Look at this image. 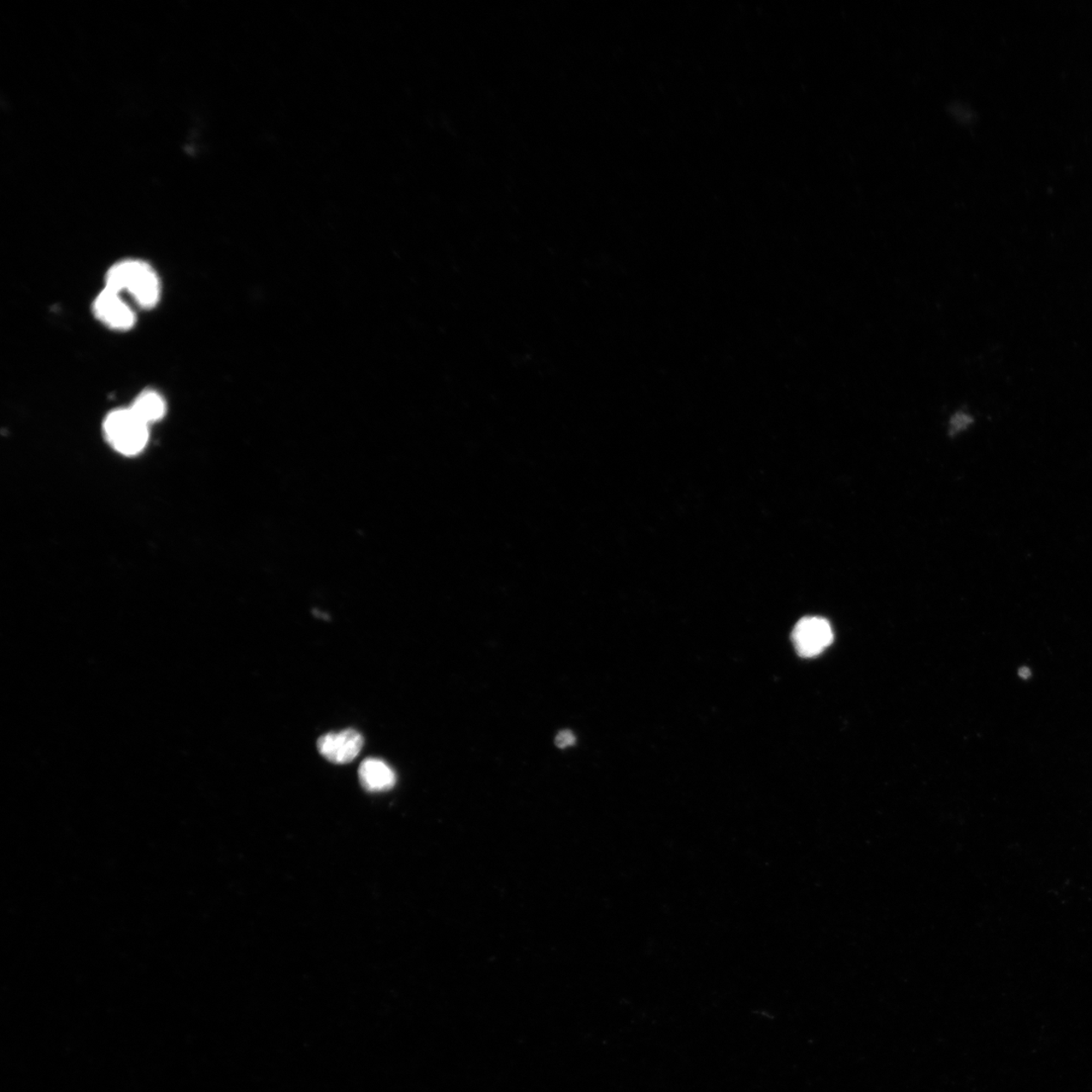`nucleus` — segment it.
<instances>
[{
    "instance_id": "obj_2",
    "label": "nucleus",
    "mask_w": 1092,
    "mask_h": 1092,
    "mask_svg": "<svg viewBox=\"0 0 1092 1092\" xmlns=\"http://www.w3.org/2000/svg\"><path fill=\"white\" fill-rule=\"evenodd\" d=\"M148 427L130 407L113 411L104 422L108 442L126 455H137L144 449L149 438Z\"/></svg>"
},
{
    "instance_id": "obj_7",
    "label": "nucleus",
    "mask_w": 1092,
    "mask_h": 1092,
    "mask_svg": "<svg viewBox=\"0 0 1092 1092\" xmlns=\"http://www.w3.org/2000/svg\"><path fill=\"white\" fill-rule=\"evenodd\" d=\"M130 409L145 424L160 421L166 414V402L160 392L145 390L135 399Z\"/></svg>"
},
{
    "instance_id": "obj_6",
    "label": "nucleus",
    "mask_w": 1092,
    "mask_h": 1092,
    "mask_svg": "<svg viewBox=\"0 0 1092 1092\" xmlns=\"http://www.w3.org/2000/svg\"><path fill=\"white\" fill-rule=\"evenodd\" d=\"M358 775L363 788L369 792L391 790L397 782L392 769L386 762L373 757L361 763Z\"/></svg>"
},
{
    "instance_id": "obj_1",
    "label": "nucleus",
    "mask_w": 1092,
    "mask_h": 1092,
    "mask_svg": "<svg viewBox=\"0 0 1092 1092\" xmlns=\"http://www.w3.org/2000/svg\"><path fill=\"white\" fill-rule=\"evenodd\" d=\"M107 289L124 295L128 293L140 308L154 309L160 302L161 280L149 263L140 260H124L110 267L105 274Z\"/></svg>"
},
{
    "instance_id": "obj_5",
    "label": "nucleus",
    "mask_w": 1092,
    "mask_h": 1092,
    "mask_svg": "<svg viewBox=\"0 0 1092 1092\" xmlns=\"http://www.w3.org/2000/svg\"><path fill=\"white\" fill-rule=\"evenodd\" d=\"M363 737L355 730L330 732L321 737L317 743L319 753L334 764H348L360 755L363 748Z\"/></svg>"
},
{
    "instance_id": "obj_9",
    "label": "nucleus",
    "mask_w": 1092,
    "mask_h": 1092,
    "mask_svg": "<svg viewBox=\"0 0 1092 1092\" xmlns=\"http://www.w3.org/2000/svg\"><path fill=\"white\" fill-rule=\"evenodd\" d=\"M1020 676H1021V677H1023V678H1027V677H1029V676H1030V670H1029V668H1021V670L1020 671Z\"/></svg>"
},
{
    "instance_id": "obj_4",
    "label": "nucleus",
    "mask_w": 1092,
    "mask_h": 1092,
    "mask_svg": "<svg viewBox=\"0 0 1092 1092\" xmlns=\"http://www.w3.org/2000/svg\"><path fill=\"white\" fill-rule=\"evenodd\" d=\"M832 641L833 632L830 622L816 616L798 621L792 632V642L797 654L803 657L820 655L830 647Z\"/></svg>"
},
{
    "instance_id": "obj_8",
    "label": "nucleus",
    "mask_w": 1092,
    "mask_h": 1092,
    "mask_svg": "<svg viewBox=\"0 0 1092 1092\" xmlns=\"http://www.w3.org/2000/svg\"><path fill=\"white\" fill-rule=\"evenodd\" d=\"M574 743L575 737L574 733L569 731H563L560 732L555 738V744L561 749L569 747V745H573Z\"/></svg>"
},
{
    "instance_id": "obj_3",
    "label": "nucleus",
    "mask_w": 1092,
    "mask_h": 1092,
    "mask_svg": "<svg viewBox=\"0 0 1092 1092\" xmlns=\"http://www.w3.org/2000/svg\"><path fill=\"white\" fill-rule=\"evenodd\" d=\"M92 312L102 324L114 331L131 330L137 321L136 314L122 295L107 287L93 301Z\"/></svg>"
}]
</instances>
